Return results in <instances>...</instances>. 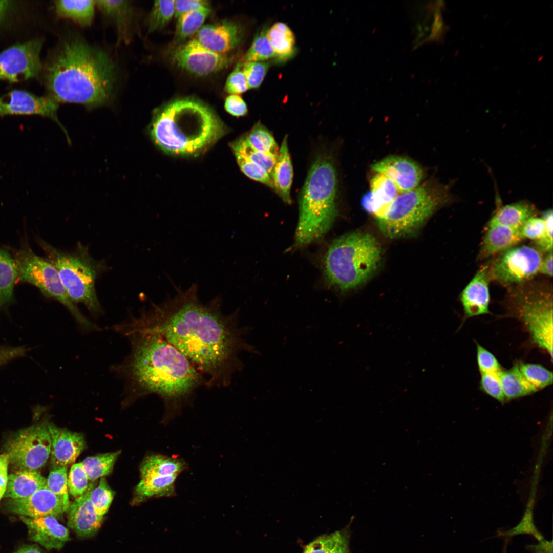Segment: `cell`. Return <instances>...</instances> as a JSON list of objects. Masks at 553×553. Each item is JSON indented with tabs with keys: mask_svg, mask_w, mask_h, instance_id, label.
I'll return each mask as SVG.
<instances>
[{
	"mask_svg": "<svg viewBox=\"0 0 553 553\" xmlns=\"http://www.w3.org/2000/svg\"><path fill=\"white\" fill-rule=\"evenodd\" d=\"M14 260L18 279L33 284L45 296L53 298L62 304L82 327L96 328L71 300L57 269L48 260L35 255L29 249L20 251Z\"/></svg>",
	"mask_w": 553,
	"mask_h": 553,
	"instance_id": "obj_10",
	"label": "cell"
},
{
	"mask_svg": "<svg viewBox=\"0 0 553 553\" xmlns=\"http://www.w3.org/2000/svg\"><path fill=\"white\" fill-rule=\"evenodd\" d=\"M174 0L154 2L148 17V32L160 30L170 22L174 15Z\"/></svg>",
	"mask_w": 553,
	"mask_h": 553,
	"instance_id": "obj_40",
	"label": "cell"
},
{
	"mask_svg": "<svg viewBox=\"0 0 553 553\" xmlns=\"http://www.w3.org/2000/svg\"><path fill=\"white\" fill-rule=\"evenodd\" d=\"M293 173V166L287 144V136H285L279 149V155L271 177L273 188L283 201L289 204L291 203L290 190Z\"/></svg>",
	"mask_w": 553,
	"mask_h": 553,
	"instance_id": "obj_25",
	"label": "cell"
},
{
	"mask_svg": "<svg viewBox=\"0 0 553 553\" xmlns=\"http://www.w3.org/2000/svg\"><path fill=\"white\" fill-rule=\"evenodd\" d=\"M8 465V456L4 453L0 455V500L4 496L7 488Z\"/></svg>",
	"mask_w": 553,
	"mask_h": 553,
	"instance_id": "obj_56",
	"label": "cell"
},
{
	"mask_svg": "<svg viewBox=\"0 0 553 553\" xmlns=\"http://www.w3.org/2000/svg\"><path fill=\"white\" fill-rule=\"evenodd\" d=\"M18 279L15 260L0 248V306L12 300L13 287Z\"/></svg>",
	"mask_w": 553,
	"mask_h": 553,
	"instance_id": "obj_34",
	"label": "cell"
},
{
	"mask_svg": "<svg viewBox=\"0 0 553 553\" xmlns=\"http://www.w3.org/2000/svg\"><path fill=\"white\" fill-rule=\"evenodd\" d=\"M337 179L332 161L318 157L313 163L300 194L296 245L304 246L323 236L337 214Z\"/></svg>",
	"mask_w": 553,
	"mask_h": 553,
	"instance_id": "obj_5",
	"label": "cell"
},
{
	"mask_svg": "<svg viewBox=\"0 0 553 553\" xmlns=\"http://www.w3.org/2000/svg\"><path fill=\"white\" fill-rule=\"evenodd\" d=\"M499 376L505 399L507 400L526 396L537 391L522 374L518 364L507 370H502Z\"/></svg>",
	"mask_w": 553,
	"mask_h": 553,
	"instance_id": "obj_32",
	"label": "cell"
},
{
	"mask_svg": "<svg viewBox=\"0 0 553 553\" xmlns=\"http://www.w3.org/2000/svg\"><path fill=\"white\" fill-rule=\"evenodd\" d=\"M518 366L524 378L537 391L552 384V373L543 366L524 363L518 364Z\"/></svg>",
	"mask_w": 553,
	"mask_h": 553,
	"instance_id": "obj_42",
	"label": "cell"
},
{
	"mask_svg": "<svg viewBox=\"0 0 553 553\" xmlns=\"http://www.w3.org/2000/svg\"><path fill=\"white\" fill-rule=\"evenodd\" d=\"M552 251L546 253L541 261L539 273L551 277L552 276Z\"/></svg>",
	"mask_w": 553,
	"mask_h": 553,
	"instance_id": "obj_57",
	"label": "cell"
},
{
	"mask_svg": "<svg viewBox=\"0 0 553 553\" xmlns=\"http://www.w3.org/2000/svg\"><path fill=\"white\" fill-rule=\"evenodd\" d=\"M371 169L391 180L399 194L417 187L423 176L422 169L416 162L401 156H387L372 164Z\"/></svg>",
	"mask_w": 553,
	"mask_h": 553,
	"instance_id": "obj_17",
	"label": "cell"
},
{
	"mask_svg": "<svg viewBox=\"0 0 553 553\" xmlns=\"http://www.w3.org/2000/svg\"><path fill=\"white\" fill-rule=\"evenodd\" d=\"M225 131L209 107L192 98L176 99L156 109L148 129L152 141L159 148L180 156L201 153Z\"/></svg>",
	"mask_w": 553,
	"mask_h": 553,
	"instance_id": "obj_4",
	"label": "cell"
},
{
	"mask_svg": "<svg viewBox=\"0 0 553 553\" xmlns=\"http://www.w3.org/2000/svg\"><path fill=\"white\" fill-rule=\"evenodd\" d=\"M270 64L266 61L249 62L242 63L248 89L260 87L268 70Z\"/></svg>",
	"mask_w": 553,
	"mask_h": 553,
	"instance_id": "obj_47",
	"label": "cell"
},
{
	"mask_svg": "<svg viewBox=\"0 0 553 553\" xmlns=\"http://www.w3.org/2000/svg\"><path fill=\"white\" fill-rule=\"evenodd\" d=\"M246 136L254 148L278 158L280 148L272 134L260 122L256 123Z\"/></svg>",
	"mask_w": 553,
	"mask_h": 553,
	"instance_id": "obj_39",
	"label": "cell"
},
{
	"mask_svg": "<svg viewBox=\"0 0 553 553\" xmlns=\"http://www.w3.org/2000/svg\"><path fill=\"white\" fill-rule=\"evenodd\" d=\"M266 36L275 58L286 60L295 53V39L294 33L286 24L278 22L267 29Z\"/></svg>",
	"mask_w": 553,
	"mask_h": 553,
	"instance_id": "obj_30",
	"label": "cell"
},
{
	"mask_svg": "<svg viewBox=\"0 0 553 553\" xmlns=\"http://www.w3.org/2000/svg\"><path fill=\"white\" fill-rule=\"evenodd\" d=\"M380 245L372 235L352 232L332 242L324 261L328 282L345 291L364 283L378 267Z\"/></svg>",
	"mask_w": 553,
	"mask_h": 553,
	"instance_id": "obj_6",
	"label": "cell"
},
{
	"mask_svg": "<svg viewBox=\"0 0 553 553\" xmlns=\"http://www.w3.org/2000/svg\"><path fill=\"white\" fill-rule=\"evenodd\" d=\"M28 349L24 346L0 347V366L24 356Z\"/></svg>",
	"mask_w": 553,
	"mask_h": 553,
	"instance_id": "obj_55",
	"label": "cell"
},
{
	"mask_svg": "<svg viewBox=\"0 0 553 553\" xmlns=\"http://www.w3.org/2000/svg\"><path fill=\"white\" fill-rule=\"evenodd\" d=\"M545 229L542 218L534 216L528 219L520 228V232L524 239L527 238L535 242L543 236Z\"/></svg>",
	"mask_w": 553,
	"mask_h": 553,
	"instance_id": "obj_52",
	"label": "cell"
},
{
	"mask_svg": "<svg viewBox=\"0 0 553 553\" xmlns=\"http://www.w3.org/2000/svg\"><path fill=\"white\" fill-rule=\"evenodd\" d=\"M370 192L362 198L361 205L366 211L377 220L384 215L399 193L391 180L378 173H376L370 180Z\"/></svg>",
	"mask_w": 553,
	"mask_h": 553,
	"instance_id": "obj_23",
	"label": "cell"
},
{
	"mask_svg": "<svg viewBox=\"0 0 553 553\" xmlns=\"http://www.w3.org/2000/svg\"><path fill=\"white\" fill-rule=\"evenodd\" d=\"M187 467L184 460L162 454H152L146 457L140 467L141 478L179 475Z\"/></svg>",
	"mask_w": 553,
	"mask_h": 553,
	"instance_id": "obj_28",
	"label": "cell"
},
{
	"mask_svg": "<svg viewBox=\"0 0 553 553\" xmlns=\"http://www.w3.org/2000/svg\"><path fill=\"white\" fill-rule=\"evenodd\" d=\"M43 246L72 302L82 303L91 312L98 313L101 307L95 284L98 265L87 247L80 245L72 252H64L45 243Z\"/></svg>",
	"mask_w": 553,
	"mask_h": 553,
	"instance_id": "obj_8",
	"label": "cell"
},
{
	"mask_svg": "<svg viewBox=\"0 0 553 553\" xmlns=\"http://www.w3.org/2000/svg\"><path fill=\"white\" fill-rule=\"evenodd\" d=\"M242 30L235 22L224 20L203 26L194 39L206 49L219 54H227L239 44Z\"/></svg>",
	"mask_w": 553,
	"mask_h": 553,
	"instance_id": "obj_18",
	"label": "cell"
},
{
	"mask_svg": "<svg viewBox=\"0 0 553 553\" xmlns=\"http://www.w3.org/2000/svg\"><path fill=\"white\" fill-rule=\"evenodd\" d=\"M20 519L27 527L29 539L48 550H59L70 540L68 529L55 517L20 516Z\"/></svg>",
	"mask_w": 553,
	"mask_h": 553,
	"instance_id": "obj_20",
	"label": "cell"
},
{
	"mask_svg": "<svg viewBox=\"0 0 553 553\" xmlns=\"http://www.w3.org/2000/svg\"><path fill=\"white\" fill-rule=\"evenodd\" d=\"M88 481L82 463L73 464L68 476L69 492L75 498L82 495L89 487Z\"/></svg>",
	"mask_w": 553,
	"mask_h": 553,
	"instance_id": "obj_46",
	"label": "cell"
},
{
	"mask_svg": "<svg viewBox=\"0 0 553 553\" xmlns=\"http://www.w3.org/2000/svg\"><path fill=\"white\" fill-rule=\"evenodd\" d=\"M9 2L8 1H0V22L3 19L8 8Z\"/></svg>",
	"mask_w": 553,
	"mask_h": 553,
	"instance_id": "obj_59",
	"label": "cell"
},
{
	"mask_svg": "<svg viewBox=\"0 0 553 553\" xmlns=\"http://www.w3.org/2000/svg\"><path fill=\"white\" fill-rule=\"evenodd\" d=\"M14 553H44L37 545H26L22 547Z\"/></svg>",
	"mask_w": 553,
	"mask_h": 553,
	"instance_id": "obj_58",
	"label": "cell"
},
{
	"mask_svg": "<svg viewBox=\"0 0 553 553\" xmlns=\"http://www.w3.org/2000/svg\"><path fill=\"white\" fill-rule=\"evenodd\" d=\"M210 9L196 11L183 14L177 17L175 37L177 41H182L196 33L210 12Z\"/></svg>",
	"mask_w": 553,
	"mask_h": 553,
	"instance_id": "obj_38",
	"label": "cell"
},
{
	"mask_svg": "<svg viewBox=\"0 0 553 553\" xmlns=\"http://www.w3.org/2000/svg\"><path fill=\"white\" fill-rule=\"evenodd\" d=\"M120 451L87 457L81 462L89 480L94 481L109 474Z\"/></svg>",
	"mask_w": 553,
	"mask_h": 553,
	"instance_id": "obj_37",
	"label": "cell"
},
{
	"mask_svg": "<svg viewBox=\"0 0 553 553\" xmlns=\"http://www.w3.org/2000/svg\"><path fill=\"white\" fill-rule=\"evenodd\" d=\"M95 1H56L55 8L60 16L82 26H90L95 13Z\"/></svg>",
	"mask_w": 553,
	"mask_h": 553,
	"instance_id": "obj_31",
	"label": "cell"
},
{
	"mask_svg": "<svg viewBox=\"0 0 553 553\" xmlns=\"http://www.w3.org/2000/svg\"><path fill=\"white\" fill-rule=\"evenodd\" d=\"M224 107L228 113L236 117L244 116L248 112L246 103L238 94L229 95L225 99Z\"/></svg>",
	"mask_w": 553,
	"mask_h": 553,
	"instance_id": "obj_54",
	"label": "cell"
},
{
	"mask_svg": "<svg viewBox=\"0 0 553 553\" xmlns=\"http://www.w3.org/2000/svg\"><path fill=\"white\" fill-rule=\"evenodd\" d=\"M499 374L492 373H481L480 385L481 389L485 393L497 400L503 402L505 400V397Z\"/></svg>",
	"mask_w": 553,
	"mask_h": 553,
	"instance_id": "obj_48",
	"label": "cell"
},
{
	"mask_svg": "<svg viewBox=\"0 0 553 553\" xmlns=\"http://www.w3.org/2000/svg\"><path fill=\"white\" fill-rule=\"evenodd\" d=\"M348 542L347 532L336 531L310 543L304 553H349Z\"/></svg>",
	"mask_w": 553,
	"mask_h": 553,
	"instance_id": "obj_35",
	"label": "cell"
},
{
	"mask_svg": "<svg viewBox=\"0 0 553 553\" xmlns=\"http://www.w3.org/2000/svg\"><path fill=\"white\" fill-rule=\"evenodd\" d=\"M92 486L89 485L86 492L75 498L68 510V525L81 538L93 535L100 527L103 516L99 515L90 499Z\"/></svg>",
	"mask_w": 553,
	"mask_h": 553,
	"instance_id": "obj_21",
	"label": "cell"
},
{
	"mask_svg": "<svg viewBox=\"0 0 553 553\" xmlns=\"http://www.w3.org/2000/svg\"><path fill=\"white\" fill-rule=\"evenodd\" d=\"M234 154L240 168L246 176L273 188L271 177L265 169L238 153Z\"/></svg>",
	"mask_w": 553,
	"mask_h": 553,
	"instance_id": "obj_43",
	"label": "cell"
},
{
	"mask_svg": "<svg viewBox=\"0 0 553 553\" xmlns=\"http://www.w3.org/2000/svg\"><path fill=\"white\" fill-rule=\"evenodd\" d=\"M233 153H238L249 159L265 169L271 175L277 158L254 148L244 135L231 144Z\"/></svg>",
	"mask_w": 553,
	"mask_h": 553,
	"instance_id": "obj_36",
	"label": "cell"
},
{
	"mask_svg": "<svg viewBox=\"0 0 553 553\" xmlns=\"http://www.w3.org/2000/svg\"><path fill=\"white\" fill-rule=\"evenodd\" d=\"M51 439L47 426L35 424L21 430L6 443L9 464L18 470L36 471L47 461Z\"/></svg>",
	"mask_w": 553,
	"mask_h": 553,
	"instance_id": "obj_11",
	"label": "cell"
},
{
	"mask_svg": "<svg viewBox=\"0 0 553 553\" xmlns=\"http://www.w3.org/2000/svg\"><path fill=\"white\" fill-rule=\"evenodd\" d=\"M47 479L36 471L18 470L8 476L4 497L10 499L25 498L46 485Z\"/></svg>",
	"mask_w": 553,
	"mask_h": 553,
	"instance_id": "obj_26",
	"label": "cell"
},
{
	"mask_svg": "<svg viewBox=\"0 0 553 553\" xmlns=\"http://www.w3.org/2000/svg\"><path fill=\"white\" fill-rule=\"evenodd\" d=\"M489 267L480 269L463 290L460 300L466 318L488 314Z\"/></svg>",
	"mask_w": 553,
	"mask_h": 553,
	"instance_id": "obj_22",
	"label": "cell"
},
{
	"mask_svg": "<svg viewBox=\"0 0 553 553\" xmlns=\"http://www.w3.org/2000/svg\"><path fill=\"white\" fill-rule=\"evenodd\" d=\"M46 485L54 494L70 503L67 466L53 468L47 479Z\"/></svg>",
	"mask_w": 553,
	"mask_h": 553,
	"instance_id": "obj_45",
	"label": "cell"
},
{
	"mask_svg": "<svg viewBox=\"0 0 553 553\" xmlns=\"http://www.w3.org/2000/svg\"><path fill=\"white\" fill-rule=\"evenodd\" d=\"M452 199L446 185L432 183L420 185L399 194L384 215L376 220L378 226L390 239L409 236L419 229L437 210Z\"/></svg>",
	"mask_w": 553,
	"mask_h": 553,
	"instance_id": "obj_7",
	"label": "cell"
},
{
	"mask_svg": "<svg viewBox=\"0 0 553 553\" xmlns=\"http://www.w3.org/2000/svg\"><path fill=\"white\" fill-rule=\"evenodd\" d=\"M51 439V462L53 468L67 466L74 462L85 447L83 435L58 428L47 426Z\"/></svg>",
	"mask_w": 553,
	"mask_h": 553,
	"instance_id": "obj_19",
	"label": "cell"
},
{
	"mask_svg": "<svg viewBox=\"0 0 553 553\" xmlns=\"http://www.w3.org/2000/svg\"><path fill=\"white\" fill-rule=\"evenodd\" d=\"M552 210L548 209L543 212L541 217L544 222V231L542 237L535 243L536 248L542 253H547L552 251Z\"/></svg>",
	"mask_w": 553,
	"mask_h": 553,
	"instance_id": "obj_51",
	"label": "cell"
},
{
	"mask_svg": "<svg viewBox=\"0 0 553 553\" xmlns=\"http://www.w3.org/2000/svg\"><path fill=\"white\" fill-rule=\"evenodd\" d=\"M114 496V492L108 485L105 478H101L99 484L92 489L90 499L97 513L101 516L108 512Z\"/></svg>",
	"mask_w": 553,
	"mask_h": 553,
	"instance_id": "obj_44",
	"label": "cell"
},
{
	"mask_svg": "<svg viewBox=\"0 0 553 553\" xmlns=\"http://www.w3.org/2000/svg\"><path fill=\"white\" fill-rule=\"evenodd\" d=\"M123 329L132 343L125 370L139 395L156 394L168 410H175L205 386L204 377L193 364L159 334L134 320Z\"/></svg>",
	"mask_w": 553,
	"mask_h": 553,
	"instance_id": "obj_2",
	"label": "cell"
},
{
	"mask_svg": "<svg viewBox=\"0 0 553 553\" xmlns=\"http://www.w3.org/2000/svg\"><path fill=\"white\" fill-rule=\"evenodd\" d=\"M267 30V28H264L257 34L243 57L244 62L265 61L269 59L275 58L266 36Z\"/></svg>",
	"mask_w": 553,
	"mask_h": 553,
	"instance_id": "obj_41",
	"label": "cell"
},
{
	"mask_svg": "<svg viewBox=\"0 0 553 553\" xmlns=\"http://www.w3.org/2000/svg\"><path fill=\"white\" fill-rule=\"evenodd\" d=\"M534 206L527 201H520L499 206L487 223V227L503 225L518 228L530 218L536 216Z\"/></svg>",
	"mask_w": 553,
	"mask_h": 553,
	"instance_id": "obj_27",
	"label": "cell"
},
{
	"mask_svg": "<svg viewBox=\"0 0 553 553\" xmlns=\"http://www.w3.org/2000/svg\"><path fill=\"white\" fill-rule=\"evenodd\" d=\"M178 477V475H170L141 478L135 490L139 501L175 495V483Z\"/></svg>",
	"mask_w": 553,
	"mask_h": 553,
	"instance_id": "obj_29",
	"label": "cell"
},
{
	"mask_svg": "<svg viewBox=\"0 0 553 553\" xmlns=\"http://www.w3.org/2000/svg\"><path fill=\"white\" fill-rule=\"evenodd\" d=\"M129 3L126 1H95L96 6L114 21L119 36L126 33L131 20L132 9Z\"/></svg>",
	"mask_w": 553,
	"mask_h": 553,
	"instance_id": "obj_33",
	"label": "cell"
},
{
	"mask_svg": "<svg viewBox=\"0 0 553 553\" xmlns=\"http://www.w3.org/2000/svg\"><path fill=\"white\" fill-rule=\"evenodd\" d=\"M524 239L518 228L503 225L488 227L482 242L479 257L485 259L517 246Z\"/></svg>",
	"mask_w": 553,
	"mask_h": 553,
	"instance_id": "obj_24",
	"label": "cell"
},
{
	"mask_svg": "<svg viewBox=\"0 0 553 553\" xmlns=\"http://www.w3.org/2000/svg\"><path fill=\"white\" fill-rule=\"evenodd\" d=\"M248 89L246 79L242 69V63H238L227 77L225 91L230 94H240Z\"/></svg>",
	"mask_w": 553,
	"mask_h": 553,
	"instance_id": "obj_50",
	"label": "cell"
},
{
	"mask_svg": "<svg viewBox=\"0 0 553 553\" xmlns=\"http://www.w3.org/2000/svg\"><path fill=\"white\" fill-rule=\"evenodd\" d=\"M70 505V503L51 492L47 485L29 496L10 499L5 503V508L9 513L31 518L47 516L56 517L68 511Z\"/></svg>",
	"mask_w": 553,
	"mask_h": 553,
	"instance_id": "obj_16",
	"label": "cell"
},
{
	"mask_svg": "<svg viewBox=\"0 0 553 553\" xmlns=\"http://www.w3.org/2000/svg\"><path fill=\"white\" fill-rule=\"evenodd\" d=\"M175 288L173 295L152 304L136 321L183 354L203 376L205 386H229L243 369L241 354L257 352L246 339L248 331L240 326L238 311L224 313L221 295L202 302L196 283Z\"/></svg>",
	"mask_w": 553,
	"mask_h": 553,
	"instance_id": "obj_1",
	"label": "cell"
},
{
	"mask_svg": "<svg viewBox=\"0 0 553 553\" xmlns=\"http://www.w3.org/2000/svg\"><path fill=\"white\" fill-rule=\"evenodd\" d=\"M42 41L33 39L11 46L0 53V80L16 82L36 76L41 68Z\"/></svg>",
	"mask_w": 553,
	"mask_h": 553,
	"instance_id": "obj_13",
	"label": "cell"
},
{
	"mask_svg": "<svg viewBox=\"0 0 553 553\" xmlns=\"http://www.w3.org/2000/svg\"><path fill=\"white\" fill-rule=\"evenodd\" d=\"M210 9L209 2L204 0L175 1L174 15L176 17L189 12Z\"/></svg>",
	"mask_w": 553,
	"mask_h": 553,
	"instance_id": "obj_53",
	"label": "cell"
},
{
	"mask_svg": "<svg viewBox=\"0 0 553 553\" xmlns=\"http://www.w3.org/2000/svg\"><path fill=\"white\" fill-rule=\"evenodd\" d=\"M176 65L197 76H206L228 67L232 61L227 54L209 51L193 38L177 47L172 53Z\"/></svg>",
	"mask_w": 553,
	"mask_h": 553,
	"instance_id": "obj_14",
	"label": "cell"
},
{
	"mask_svg": "<svg viewBox=\"0 0 553 553\" xmlns=\"http://www.w3.org/2000/svg\"><path fill=\"white\" fill-rule=\"evenodd\" d=\"M511 295L513 315L524 324L533 342L552 358V291L537 286H521Z\"/></svg>",
	"mask_w": 553,
	"mask_h": 553,
	"instance_id": "obj_9",
	"label": "cell"
},
{
	"mask_svg": "<svg viewBox=\"0 0 553 553\" xmlns=\"http://www.w3.org/2000/svg\"><path fill=\"white\" fill-rule=\"evenodd\" d=\"M543 258L536 247L517 245L500 253L489 267L490 279L504 285L525 283L539 273Z\"/></svg>",
	"mask_w": 553,
	"mask_h": 553,
	"instance_id": "obj_12",
	"label": "cell"
},
{
	"mask_svg": "<svg viewBox=\"0 0 553 553\" xmlns=\"http://www.w3.org/2000/svg\"><path fill=\"white\" fill-rule=\"evenodd\" d=\"M116 79V66L105 51L72 37L65 41L48 66L46 84L57 103L93 109L111 101Z\"/></svg>",
	"mask_w": 553,
	"mask_h": 553,
	"instance_id": "obj_3",
	"label": "cell"
},
{
	"mask_svg": "<svg viewBox=\"0 0 553 553\" xmlns=\"http://www.w3.org/2000/svg\"><path fill=\"white\" fill-rule=\"evenodd\" d=\"M477 361L480 373H499L502 370L495 356L479 344H477Z\"/></svg>",
	"mask_w": 553,
	"mask_h": 553,
	"instance_id": "obj_49",
	"label": "cell"
},
{
	"mask_svg": "<svg viewBox=\"0 0 553 553\" xmlns=\"http://www.w3.org/2000/svg\"><path fill=\"white\" fill-rule=\"evenodd\" d=\"M58 103L48 96H37L26 91L13 90L0 97V117L11 115H37L55 121L67 132L57 117Z\"/></svg>",
	"mask_w": 553,
	"mask_h": 553,
	"instance_id": "obj_15",
	"label": "cell"
}]
</instances>
